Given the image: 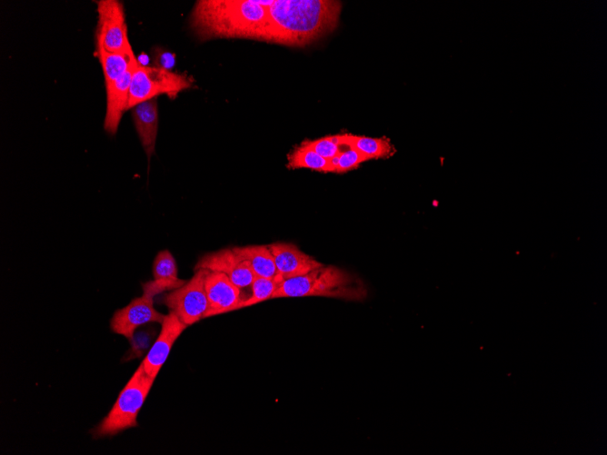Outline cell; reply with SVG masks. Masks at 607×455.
I'll list each match as a JSON object with an SVG mask.
<instances>
[{"label":"cell","mask_w":607,"mask_h":455,"mask_svg":"<svg viewBox=\"0 0 607 455\" xmlns=\"http://www.w3.org/2000/svg\"><path fill=\"white\" fill-rule=\"evenodd\" d=\"M132 115L140 142L149 160L154 152L158 131L156 97L133 107Z\"/></svg>","instance_id":"14"},{"label":"cell","mask_w":607,"mask_h":455,"mask_svg":"<svg viewBox=\"0 0 607 455\" xmlns=\"http://www.w3.org/2000/svg\"><path fill=\"white\" fill-rule=\"evenodd\" d=\"M371 160L353 148L342 146L340 153L329 160L330 173H345L358 167L359 164Z\"/></svg>","instance_id":"20"},{"label":"cell","mask_w":607,"mask_h":455,"mask_svg":"<svg viewBox=\"0 0 607 455\" xmlns=\"http://www.w3.org/2000/svg\"><path fill=\"white\" fill-rule=\"evenodd\" d=\"M153 276L154 280L176 282L178 270L174 257L168 250L160 251L153 262Z\"/></svg>","instance_id":"21"},{"label":"cell","mask_w":607,"mask_h":455,"mask_svg":"<svg viewBox=\"0 0 607 455\" xmlns=\"http://www.w3.org/2000/svg\"><path fill=\"white\" fill-rule=\"evenodd\" d=\"M204 288L208 301L204 318L239 309L243 301L240 289L224 273L209 272L204 281Z\"/></svg>","instance_id":"11"},{"label":"cell","mask_w":607,"mask_h":455,"mask_svg":"<svg viewBox=\"0 0 607 455\" xmlns=\"http://www.w3.org/2000/svg\"><path fill=\"white\" fill-rule=\"evenodd\" d=\"M154 381V379L145 372L141 363L120 391L108 414L92 430L93 438L114 436L124 430L136 427L138 413Z\"/></svg>","instance_id":"4"},{"label":"cell","mask_w":607,"mask_h":455,"mask_svg":"<svg viewBox=\"0 0 607 455\" xmlns=\"http://www.w3.org/2000/svg\"><path fill=\"white\" fill-rule=\"evenodd\" d=\"M97 54L103 68L105 86L121 77L136 61L132 48L122 52H108L97 47Z\"/></svg>","instance_id":"17"},{"label":"cell","mask_w":607,"mask_h":455,"mask_svg":"<svg viewBox=\"0 0 607 455\" xmlns=\"http://www.w3.org/2000/svg\"><path fill=\"white\" fill-rule=\"evenodd\" d=\"M199 269L222 272L239 289L250 287L255 277L248 264L239 259L233 248L204 254L197 261L194 271Z\"/></svg>","instance_id":"9"},{"label":"cell","mask_w":607,"mask_h":455,"mask_svg":"<svg viewBox=\"0 0 607 455\" xmlns=\"http://www.w3.org/2000/svg\"><path fill=\"white\" fill-rule=\"evenodd\" d=\"M368 291L355 274L334 265H323L308 273L284 280L272 299L318 296L345 301H363Z\"/></svg>","instance_id":"3"},{"label":"cell","mask_w":607,"mask_h":455,"mask_svg":"<svg viewBox=\"0 0 607 455\" xmlns=\"http://www.w3.org/2000/svg\"><path fill=\"white\" fill-rule=\"evenodd\" d=\"M267 246L274 256L277 273L283 280L304 275L323 265L302 252L295 244L274 242Z\"/></svg>","instance_id":"12"},{"label":"cell","mask_w":607,"mask_h":455,"mask_svg":"<svg viewBox=\"0 0 607 455\" xmlns=\"http://www.w3.org/2000/svg\"><path fill=\"white\" fill-rule=\"evenodd\" d=\"M235 254L244 261L255 276L274 278L278 275L274 256L267 245H247L233 248Z\"/></svg>","instance_id":"15"},{"label":"cell","mask_w":607,"mask_h":455,"mask_svg":"<svg viewBox=\"0 0 607 455\" xmlns=\"http://www.w3.org/2000/svg\"><path fill=\"white\" fill-rule=\"evenodd\" d=\"M337 135L341 146L353 148L370 159L385 158L393 154V146L385 138H373L352 134Z\"/></svg>","instance_id":"16"},{"label":"cell","mask_w":607,"mask_h":455,"mask_svg":"<svg viewBox=\"0 0 607 455\" xmlns=\"http://www.w3.org/2000/svg\"><path fill=\"white\" fill-rule=\"evenodd\" d=\"M289 169H310L318 172L329 173V161L312 149L303 145L296 147L287 156Z\"/></svg>","instance_id":"18"},{"label":"cell","mask_w":607,"mask_h":455,"mask_svg":"<svg viewBox=\"0 0 607 455\" xmlns=\"http://www.w3.org/2000/svg\"><path fill=\"white\" fill-rule=\"evenodd\" d=\"M185 282L181 279L176 282L154 279L143 283V294L114 312L110 320L111 331L132 342L134 331L138 327L149 322L162 323L165 315L155 310L154 297L159 293L176 289Z\"/></svg>","instance_id":"5"},{"label":"cell","mask_w":607,"mask_h":455,"mask_svg":"<svg viewBox=\"0 0 607 455\" xmlns=\"http://www.w3.org/2000/svg\"><path fill=\"white\" fill-rule=\"evenodd\" d=\"M302 144L312 149L328 161L336 156L342 148L339 143L338 135L324 136L316 140H305Z\"/></svg>","instance_id":"22"},{"label":"cell","mask_w":607,"mask_h":455,"mask_svg":"<svg viewBox=\"0 0 607 455\" xmlns=\"http://www.w3.org/2000/svg\"><path fill=\"white\" fill-rule=\"evenodd\" d=\"M283 281L284 280L279 275L274 278L255 276L250 286L252 294L248 298L243 299L239 309L250 307L259 302L271 300Z\"/></svg>","instance_id":"19"},{"label":"cell","mask_w":607,"mask_h":455,"mask_svg":"<svg viewBox=\"0 0 607 455\" xmlns=\"http://www.w3.org/2000/svg\"><path fill=\"white\" fill-rule=\"evenodd\" d=\"M341 7L332 0H274L260 41L308 45L335 29Z\"/></svg>","instance_id":"1"},{"label":"cell","mask_w":607,"mask_h":455,"mask_svg":"<svg viewBox=\"0 0 607 455\" xmlns=\"http://www.w3.org/2000/svg\"><path fill=\"white\" fill-rule=\"evenodd\" d=\"M267 8L256 0H202L194 7L191 27L201 40H260L267 20Z\"/></svg>","instance_id":"2"},{"label":"cell","mask_w":607,"mask_h":455,"mask_svg":"<svg viewBox=\"0 0 607 455\" xmlns=\"http://www.w3.org/2000/svg\"><path fill=\"white\" fill-rule=\"evenodd\" d=\"M97 13V47L108 52L131 49L123 4L116 0L98 1Z\"/></svg>","instance_id":"8"},{"label":"cell","mask_w":607,"mask_h":455,"mask_svg":"<svg viewBox=\"0 0 607 455\" xmlns=\"http://www.w3.org/2000/svg\"><path fill=\"white\" fill-rule=\"evenodd\" d=\"M137 60L117 80L106 85V113L104 127L110 134H115L129 100L133 71Z\"/></svg>","instance_id":"13"},{"label":"cell","mask_w":607,"mask_h":455,"mask_svg":"<svg viewBox=\"0 0 607 455\" xmlns=\"http://www.w3.org/2000/svg\"><path fill=\"white\" fill-rule=\"evenodd\" d=\"M159 335L142 361L145 372L155 380L173 345L186 325L172 312L164 316Z\"/></svg>","instance_id":"10"},{"label":"cell","mask_w":607,"mask_h":455,"mask_svg":"<svg viewBox=\"0 0 607 455\" xmlns=\"http://www.w3.org/2000/svg\"><path fill=\"white\" fill-rule=\"evenodd\" d=\"M191 85L192 81L185 74L137 63L133 71L127 109L162 94L175 96Z\"/></svg>","instance_id":"6"},{"label":"cell","mask_w":607,"mask_h":455,"mask_svg":"<svg viewBox=\"0 0 607 455\" xmlns=\"http://www.w3.org/2000/svg\"><path fill=\"white\" fill-rule=\"evenodd\" d=\"M209 271L199 269L182 286L163 293L160 302L187 327L204 318L208 301L204 281Z\"/></svg>","instance_id":"7"}]
</instances>
